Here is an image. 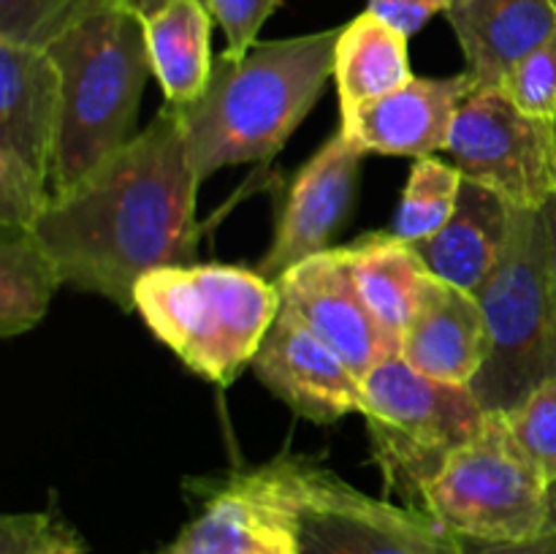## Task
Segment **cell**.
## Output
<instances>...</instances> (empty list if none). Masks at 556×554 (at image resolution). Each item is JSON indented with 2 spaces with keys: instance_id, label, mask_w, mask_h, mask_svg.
<instances>
[{
  "instance_id": "1",
  "label": "cell",
  "mask_w": 556,
  "mask_h": 554,
  "mask_svg": "<svg viewBox=\"0 0 556 554\" xmlns=\"http://www.w3.org/2000/svg\"><path fill=\"white\" fill-rule=\"evenodd\" d=\"M199 185L182 109L166 103L117 155L71 193L49 201L33 231L65 282L130 313L141 277L195 264Z\"/></svg>"
},
{
  "instance_id": "2",
  "label": "cell",
  "mask_w": 556,
  "mask_h": 554,
  "mask_svg": "<svg viewBox=\"0 0 556 554\" xmlns=\"http://www.w3.org/2000/svg\"><path fill=\"white\" fill-rule=\"evenodd\" d=\"M340 30L255 41L242 58H215L204 96L179 106L188 161L201 182L217 168L266 161L288 144L334 76Z\"/></svg>"
},
{
  "instance_id": "3",
  "label": "cell",
  "mask_w": 556,
  "mask_h": 554,
  "mask_svg": "<svg viewBox=\"0 0 556 554\" xmlns=\"http://www.w3.org/2000/svg\"><path fill=\"white\" fill-rule=\"evenodd\" d=\"M43 49L60 71V128L49 179L58 199L134 139L152 63L144 16L125 0L96 5Z\"/></svg>"
},
{
  "instance_id": "4",
  "label": "cell",
  "mask_w": 556,
  "mask_h": 554,
  "mask_svg": "<svg viewBox=\"0 0 556 554\" xmlns=\"http://www.w3.org/2000/svg\"><path fill=\"white\" fill-rule=\"evenodd\" d=\"M136 313L190 373L231 386L250 367L282 302L275 282L228 264L163 266L139 280Z\"/></svg>"
},
{
  "instance_id": "5",
  "label": "cell",
  "mask_w": 556,
  "mask_h": 554,
  "mask_svg": "<svg viewBox=\"0 0 556 554\" xmlns=\"http://www.w3.org/2000/svg\"><path fill=\"white\" fill-rule=\"evenodd\" d=\"M489 353L470 383L489 413H508L556 378V310L543 210L516 206L503 255L476 291Z\"/></svg>"
},
{
  "instance_id": "6",
  "label": "cell",
  "mask_w": 556,
  "mask_h": 554,
  "mask_svg": "<svg viewBox=\"0 0 556 554\" xmlns=\"http://www.w3.org/2000/svg\"><path fill=\"white\" fill-rule=\"evenodd\" d=\"M362 386V416L386 489L424 514L429 483L481 432L489 411L470 386L429 378L402 356L375 367Z\"/></svg>"
},
{
  "instance_id": "7",
  "label": "cell",
  "mask_w": 556,
  "mask_h": 554,
  "mask_svg": "<svg viewBox=\"0 0 556 554\" xmlns=\"http://www.w3.org/2000/svg\"><path fill=\"white\" fill-rule=\"evenodd\" d=\"M266 465L296 554H459L454 532L421 511L369 498L302 456Z\"/></svg>"
},
{
  "instance_id": "8",
  "label": "cell",
  "mask_w": 556,
  "mask_h": 554,
  "mask_svg": "<svg viewBox=\"0 0 556 554\" xmlns=\"http://www.w3.org/2000/svg\"><path fill=\"white\" fill-rule=\"evenodd\" d=\"M424 514L462 538L527 541L546 530L548 481L516 443L505 413H489L424 494Z\"/></svg>"
},
{
  "instance_id": "9",
  "label": "cell",
  "mask_w": 556,
  "mask_h": 554,
  "mask_svg": "<svg viewBox=\"0 0 556 554\" xmlns=\"http://www.w3.org/2000/svg\"><path fill=\"white\" fill-rule=\"evenodd\" d=\"M445 152L462 177L514 206L541 210L556 193V119L521 112L500 87L462 101Z\"/></svg>"
},
{
  "instance_id": "10",
  "label": "cell",
  "mask_w": 556,
  "mask_h": 554,
  "mask_svg": "<svg viewBox=\"0 0 556 554\" xmlns=\"http://www.w3.org/2000/svg\"><path fill=\"white\" fill-rule=\"evenodd\" d=\"M282 307L291 310L324 340L358 380L400 356V340L389 335L362 299L345 248H329L291 266L275 282Z\"/></svg>"
},
{
  "instance_id": "11",
  "label": "cell",
  "mask_w": 556,
  "mask_h": 554,
  "mask_svg": "<svg viewBox=\"0 0 556 554\" xmlns=\"http://www.w3.org/2000/svg\"><path fill=\"white\" fill-rule=\"evenodd\" d=\"M362 161L364 150L340 128L299 168L282 199L269 250L255 269L261 277L277 282L291 266L329 250L356 204Z\"/></svg>"
},
{
  "instance_id": "12",
  "label": "cell",
  "mask_w": 556,
  "mask_h": 554,
  "mask_svg": "<svg viewBox=\"0 0 556 554\" xmlns=\"http://www.w3.org/2000/svg\"><path fill=\"white\" fill-rule=\"evenodd\" d=\"M250 367L277 400L315 424H334L364 407L362 380L286 307H280Z\"/></svg>"
},
{
  "instance_id": "13",
  "label": "cell",
  "mask_w": 556,
  "mask_h": 554,
  "mask_svg": "<svg viewBox=\"0 0 556 554\" xmlns=\"http://www.w3.org/2000/svg\"><path fill=\"white\" fill-rule=\"evenodd\" d=\"M155 554H296L269 465L212 483L188 525Z\"/></svg>"
},
{
  "instance_id": "14",
  "label": "cell",
  "mask_w": 556,
  "mask_h": 554,
  "mask_svg": "<svg viewBox=\"0 0 556 554\" xmlns=\"http://www.w3.org/2000/svg\"><path fill=\"white\" fill-rule=\"evenodd\" d=\"M58 128L60 71L54 60L43 47L0 38V168L49 185Z\"/></svg>"
},
{
  "instance_id": "15",
  "label": "cell",
  "mask_w": 556,
  "mask_h": 554,
  "mask_svg": "<svg viewBox=\"0 0 556 554\" xmlns=\"http://www.w3.org/2000/svg\"><path fill=\"white\" fill-rule=\"evenodd\" d=\"M467 71L456 76H413L400 90L362 103L342 117V130L364 155L427 158L445 150L462 101L476 90Z\"/></svg>"
},
{
  "instance_id": "16",
  "label": "cell",
  "mask_w": 556,
  "mask_h": 554,
  "mask_svg": "<svg viewBox=\"0 0 556 554\" xmlns=\"http://www.w3.org/2000/svg\"><path fill=\"white\" fill-rule=\"evenodd\" d=\"M445 16L478 87H500L514 65L556 36V0H456Z\"/></svg>"
},
{
  "instance_id": "17",
  "label": "cell",
  "mask_w": 556,
  "mask_h": 554,
  "mask_svg": "<svg viewBox=\"0 0 556 554\" xmlns=\"http://www.w3.org/2000/svg\"><path fill=\"white\" fill-rule=\"evenodd\" d=\"M486 353V318L476 293L434 277L421 310L402 337L400 356L429 378L470 386Z\"/></svg>"
},
{
  "instance_id": "18",
  "label": "cell",
  "mask_w": 556,
  "mask_h": 554,
  "mask_svg": "<svg viewBox=\"0 0 556 554\" xmlns=\"http://www.w3.org/2000/svg\"><path fill=\"white\" fill-rule=\"evenodd\" d=\"M514 210L500 193L465 179L451 221L413 248L432 277L476 293L508 244Z\"/></svg>"
},
{
  "instance_id": "19",
  "label": "cell",
  "mask_w": 556,
  "mask_h": 554,
  "mask_svg": "<svg viewBox=\"0 0 556 554\" xmlns=\"http://www.w3.org/2000/svg\"><path fill=\"white\" fill-rule=\"evenodd\" d=\"M345 253L362 299L378 324L402 345L407 326L432 286V272L424 266L416 248L394 234H367L345 248Z\"/></svg>"
},
{
  "instance_id": "20",
  "label": "cell",
  "mask_w": 556,
  "mask_h": 554,
  "mask_svg": "<svg viewBox=\"0 0 556 554\" xmlns=\"http://www.w3.org/2000/svg\"><path fill=\"white\" fill-rule=\"evenodd\" d=\"M212 14L204 0H168L144 16L152 74L166 103L190 106L210 85Z\"/></svg>"
},
{
  "instance_id": "21",
  "label": "cell",
  "mask_w": 556,
  "mask_h": 554,
  "mask_svg": "<svg viewBox=\"0 0 556 554\" xmlns=\"http://www.w3.org/2000/svg\"><path fill=\"white\" fill-rule=\"evenodd\" d=\"M410 79L405 33L372 11H362L356 20L342 25L334 52V81L342 117L362 103L400 90Z\"/></svg>"
},
{
  "instance_id": "22",
  "label": "cell",
  "mask_w": 556,
  "mask_h": 554,
  "mask_svg": "<svg viewBox=\"0 0 556 554\" xmlns=\"http://www.w3.org/2000/svg\"><path fill=\"white\" fill-rule=\"evenodd\" d=\"M63 275L33 228H0V337L38 326Z\"/></svg>"
},
{
  "instance_id": "23",
  "label": "cell",
  "mask_w": 556,
  "mask_h": 554,
  "mask_svg": "<svg viewBox=\"0 0 556 554\" xmlns=\"http://www.w3.org/2000/svg\"><path fill=\"white\" fill-rule=\"evenodd\" d=\"M462 182L465 177L451 163L438 161L434 155L416 158L405 190H402L400 206H396L391 234L407 244L434 237L454 215Z\"/></svg>"
},
{
  "instance_id": "24",
  "label": "cell",
  "mask_w": 556,
  "mask_h": 554,
  "mask_svg": "<svg viewBox=\"0 0 556 554\" xmlns=\"http://www.w3.org/2000/svg\"><path fill=\"white\" fill-rule=\"evenodd\" d=\"M101 3L106 0H0V38L47 47Z\"/></svg>"
},
{
  "instance_id": "25",
  "label": "cell",
  "mask_w": 556,
  "mask_h": 554,
  "mask_svg": "<svg viewBox=\"0 0 556 554\" xmlns=\"http://www.w3.org/2000/svg\"><path fill=\"white\" fill-rule=\"evenodd\" d=\"M516 443L548 483L556 481V378L538 386L514 411L505 413Z\"/></svg>"
},
{
  "instance_id": "26",
  "label": "cell",
  "mask_w": 556,
  "mask_h": 554,
  "mask_svg": "<svg viewBox=\"0 0 556 554\" xmlns=\"http://www.w3.org/2000/svg\"><path fill=\"white\" fill-rule=\"evenodd\" d=\"M500 90L527 114L556 119V36L508 71Z\"/></svg>"
},
{
  "instance_id": "27",
  "label": "cell",
  "mask_w": 556,
  "mask_h": 554,
  "mask_svg": "<svg viewBox=\"0 0 556 554\" xmlns=\"http://www.w3.org/2000/svg\"><path fill=\"white\" fill-rule=\"evenodd\" d=\"M282 0H206L212 20L226 33V52L242 58Z\"/></svg>"
},
{
  "instance_id": "28",
  "label": "cell",
  "mask_w": 556,
  "mask_h": 554,
  "mask_svg": "<svg viewBox=\"0 0 556 554\" xmlns=\"http://www.w3.org/2000/svg\"><path fill=\"white\" fill-rule=\"evenodd\" d=\"M451 0H367V11L389 22L407 38L416 36L434 14H445Z\"/></svg>"
},
{
  "instance_id": "29",
  "label": "cell",
  "mask_w": 556,
  "mask_h": 554,
  "mask_svg": "<svg viewBox=\"0 0 556 554\" xmlns=\"http://www.w3.org/2000/svg\"><path fill=\"white\" fill-rule=\"evenodd\" d=\"M60 519L52 514H9L0 521V554H30Z\"/></svg>"
},
{
  "instance_id": "30",
  "label": "cell",
  "mask_w": 556,
  "mask_h": 554,
  "mask_svg": "<svg viewBox=\"0 0 556 554\" xmlns=\"http://www.w3.org/2000/svg\"><path fill=\"white\" fill-rule=\"evenodd\" d=\"M459 554H556V532L543 530L541 536L527 538V541H478V538H462Z\"/></svg>"
},
{
  "instance_id": "31",
  "label": "cell",
  "mask_w": 556,
  "mask_h": 554,
  "mask_svg": "<svg viewBox=\"0 0 556 554\" xmlns=\"http://www.w3.org/2000/svg\"><path fill=\"white\" fill-rule=\"evenodd\" d=\"M30 554H90L74 530L65 521H58L54 530L33 549Z\"/></svg>"
},
{
  "instance_id": "32",
  "label": "cell",
  "mask_w": 556,
  "mask_h": 554,
  "mask_svg": "<svg viewBox=\"0 0 556 554\" xmlns=\"http://www.w3.org/2000/svg\"><path fill=\"white\" fill-rule=\"evenodd\" d=\"M543 210V221H546V234H548V261H552V286H554V310H556V193Z\"/></svg>"
},
{
  "instance_id": "33",
  "label": "cell",
  "mask_w": 556,
  "mask_h": 554,
  "mask_svg": "<svg viewBox=\"0 0 556 554\" xmlns=\"http://www.w3.org/2000/svg\"><path fill=\"white\" fill-rule=\"evenodd\" d=\"M125 3H128L130 9L139 11L141 16H150L152 11H157L163 3H168V0H125ZM204 3H206V0H204Z\"/></svg>"
},
{
  "instance_id": "34",
  "label": "cell",
  "mask_w": 556,
  "mask_h": 554,
  "mask_svg": "<svg viewBox=\"0 0 556 554\" xmlns=\"http://www.w3.org/2000/svg\"><path fill=\"white\" fill-rule=\"evenodd\" d=\"M546 530L556 532V481L548 483V519H546Z\"/></svg>"
},
{
  "instance_id": "35",
  "label": "cell",
  "mask_w": 556,
  "mask_h": 554,
  "mask_svg": "<svg viewBox=\"0 0 556 554\" xmlns=\"http://www.w3.org/2000/svg\"><path fill=\"white\" fill-rule=\"evenodd\" d=\"M456 3V0H451V5H454Z\"/></svg>"
}]
</instances>
